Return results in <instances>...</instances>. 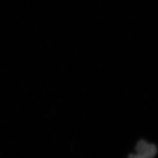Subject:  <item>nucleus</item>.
I'll use <instances>...</instances> for the list:
<instances>
[{
	"instance_id": "f257e3e1",
	"label": "nucleus",
	"mask_w": 158,
	"mask_h": 158,
	"mask_svg": "<svg viewBox=\"0 0 158 158\" xmlns=\"http://www.w3.org/2000/svg\"><path fill=\"white\" fill-rule=\"evenodd\" d=\"M136 154H130L128 158H153L157 153V148L152 143H149L142 139L135 147Z\"/></svg>"
}]
</instances>
